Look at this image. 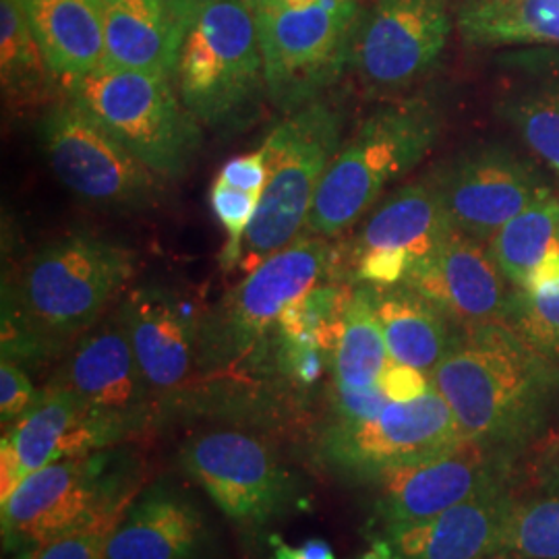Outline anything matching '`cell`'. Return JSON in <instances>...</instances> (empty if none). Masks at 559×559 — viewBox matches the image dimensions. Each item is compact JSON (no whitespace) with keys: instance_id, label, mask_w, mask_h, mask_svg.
I'll list each match as a JSON object with an SVG mask.
<instances>
[{"instance_id":"31","label":"cell","mask_w":559,"mask_h":559,"mask_svg":"<svg viewBox=\"0 0 559 559\" xmlns=\"http://www.w3.org/2000/svg\"><path fill=\"white\" fill-rule=\"evenodd\" d=\"M496 554L522 559H559V491L528 498L519 496L506 519Z\"/></svg>"},{"instance_id":"43","label":"cell","mask_w":559,"mask_h":559,"mask_svg":"<svg viewBox=\"0 0 559 559\" xmlns=\"http://www.w3.org/2000/svg\"><path fill=\"white\" fill-rule=\"evenodd\" d=\"M483 559H522V558H514V556H503V554H496V556H487V558Z\"/></svg>"},{"instance_id":"17","label":"cell","mask_w":559,"mask_h":559,"mask_svg":"<svg viewBox=\"0 0 559 559\" xmlns=\"http://www.w3.org/2000/svg\"><path fill=\"white\" fill-rule=\"evenodd\" d=\"M400 284L433 300L462 332L506 325L514 295L487 242L456 228L415 261Z\"/></svg>"},{"instance_id":"20","label":"cell","mask_w":559,"mask_h":559,"mask_svg":"<svg viewBox=\"0 0 559 559\" xmlns=\"http://www.w3.org/2000/svg\"><path fill=\"white\" fill-rule=\"evenodd\" d=\"M514 480L498 483L433 519L369 535L360 559H483L500 545L519 498Z\"/></svg>"},{"instance_id":"38","label":"cell","mask_w":559,"mask_h":559,"mask_svg":"<svg viewBox=\"0 0 559 559\" xmlns=\"http://www.w3.org/2000/svg\"><path fill=\"white\" fill-rule=\"evenodd\" d=\"M381 390L390 400H411L420 396L429 385L431 378L408 365H400L390 359L380 378Z\"/></svg>"},{"instance_id":"11","label":"cell","mask_w":559,"mask_h":559,"mask_svg":"<svg viewBox=\"0 0 559 559\" xmlns=\"http://www.w3.org/2000/svg\"><path fill=\"white\" fill-rule=\"evenodd\" d=\"M40 143L60 182L85 203L112 212L160 203L164 179L67 94L44 112Z\"/></svg>"},{"instance_id":"7","label":"cell","mask_w":559,"mask_h":559,"mask_svg":"<svg viewBox=\"0 0 559 559\" xmlns=\"http://www.w3.org/2000/svg\"><path fill=\"white\" fill-rule=\"evenodd\" d=\"M332 272L334 249L318 237H299L261 261L201 316L198 369L221 373L263 355L280 316Z\"/></svg>"},{"instance_id":"14","label":"cell","mask_w":559,"mask_h":559,"mask_svg":"<svg viewBox=\"0 0 559 559\" xmlns=\"http://www.w3.org/2000/svg\"><path fill=\"white\" fill-rule=\"evenodd\" d=\"M520 459L473 441H462L452 452L402 468L376 483L371 512L362 535L433 519L480 491L514 480Z\"/></svg>"},{"instance_id":"18","label":"cell","mask_w":559,"mask_h":559,"mask_svg":"<svg viewBox=\"0 0 559 559\" xmlns=\"http://www.w3.org/2000/svg\"><path fill=\"white\" fill-rule=\"evenodd\" d=\"M57 380L67 383L94 411L140 436L158 411V399L135 359L119 311L104 316L69 350Z\"/></svg>"},{"instance_id":"3","label":"cell","mask_w":559,"mask_h":559,"mask_svg":"<svg viewBox=\"0 0 559 559\" xmlns=\"http://www.w3.org/2000/svg\"><path fill=\"white\" fill-rule=\"evenodd\" d=\"M443 115L431 94H402L376 108L330 164L300 237L332 239L350 228L436 147Z\"/></svg>"},{"instance_id":"6","label":"cell","mask_w":559,"mask_h":559,"mask_svg":"<svg viewBox=\"0 0 559 559\" xmlns=\"http://www.w3.org/2000/svg\"><path fill=\"white\" fill-rule=\"evenodd\" d=\"M342 129V108L320 98L286 115L265 138L267 182L245 235V270L251 272L302 235L321 180L338 154Z\"/></svg>"},{"instance_id":"10","label":"cell","mask_w":559,"mask_h":559,"mask_svg":"<svg viewBox=\"0 0 559 559\" xmlns=\"http://www.w3.org/2000/svg\"><path fill=\"white\" fill-rule=\"evenodd\" d=\"M462 441L448 402L431 383L417 399L392 400L373 419L330 420L320 459L338 479L373 487L392 473L452 452Z\"/></svg>"},{"instance_id":"41","label":"cell","mask_w":559,"mask_h":559,"mask_svg":"<svg viewBox=\"0 0 559 559\" xmlns=\"http://www.w3.org/2000/svg\"><path fill=\"white\" fill-rule=\"evenodd\" d=\"M316 2H320V0H274L265 9H305V7H311Z\"/></svg>"},{"instance_id":"40","label":"cell","mask_w":559,"mask_h":559,"mask_svg":"<svg viewBox=\"0 0 559 559\" xmlns=\"http://www.w3.org/2000/svg\"><path fill=\"white\" fill-rule=\"evenodd\" d=\"M537 480L543 491H559V431L547 443L539 459Z\"/></svg>"},{"instance_id":"32","label":"cell","mask_w":559,"mask_h":559,"mask_svg":"<svg viewBox=\"0 0 559 559\" xmlns=\"http://www.w3.org/2000/svg\"><path fill=\"white\" fill-rule=\"evenodd\" d=\"M506 325L545 359L559 365V276L514 288Z\"/></svg>"},{"instance_id":"34","label":"cell","mask_w":559,"mask_h":559,"mask_svg":"<svg viewBox=\"0 0 559 559\" xmlns=\"http://www.w3.org/2000/svg\"><path fill=\"white\" fill-rule=\"evenodd\" d=\"M119 516L98 520L73 533L60 535L57 539L46 540L38 547L15 556V559H106L108 539Z\"/></svg>"},{"instance_id":"1","label":"cell","mask_w":559,"mask_h":559,"mask_svg":"<svg viewBox=\"0 0 559 559\" xmlns=\"http://www.w3.org/2000/svg\"><path fill=\"white\" fill-rule=\"evenodd\" d=\"M133 267L127 247L94 235L41 247L17 278L2 280V359L32 373L69 353L104 318Z\"/></svg>"},{"instance_id":"36","label":"cell","mask_w":559,"mask_h":559,"mask_svg":"<svg viewBox=\"0 0 559 559\" xmlns=\"http://www.w3.org/2000/svg\"><path fill=\"white\" fill-rule=\"evenodd\" d=\"M392 400L380 383L365 390H353L334 383L332 390V419L369 420L378 417Z\"/></svg>"},{"instance_id":"21","label":"cell","mask_w":559,"mask_h":559,"mask_svg":"<svg viewBox=\"0 0 559 559\" xmlns=\"http://www.w3.org/2000/svg\"><path fill=\"white\" fill-rule=\"evenodd\" d=\"M452 230L438 166L381 201L359 235L346 245L344 258L334 251V260L342 261L348 270L362 258L383 255L404 261L411 270L415 261L427 255Z\"/></svg>"},{"instance_id":"22","label":"cell","mask_w":559,"mask_h":559,"mask_svg":"<svg viewBox=\"0 0 559 559\" xmlns=\"http://www.w3.org/2000/svg\"><path fill=\"white\" fill-rule=\"evenodd\" d=\"M210 543L200 506L175 485L156 480L122 510L106 559H201Z\"/></svg>"},{"instance_id":"28","label":"cell","mask_w":559,"mask_h":559,"mask_svg":"<svg viewBox=\"0 0 559 559\" xmlns=\"http://www.w3.org/2000/svg\"><path fill=\"white\" fill-rule=\"evenodd\" d=\"M558 245L559 193L551 187L506 222L487 242L491 258L514 288H524Z\"/></svg>"},{"instance_id":"12","label":"cell","mask_w":559,"mask_h":559,"mask_svg":"<svg viewBox=\"0 0 559 559\" xmlns=\"http://www.w3.org/2000/svg\"><path fill=\"white\" fill-rule=\"evenodd\" d=\"M179 466L240 528H265L295 510L302 496V480L276 450L237 429L203 431L185 441Z\"/></svg>"},{"instance_id":"25","label":"cell","mask_w":559,"mask_h":559,"mask_svg":"<svg viewBox=\"0 0 559 559\" xmlns=\"http://www.w3.org/2000/svg\"><path fill=\"white\" fill-rule=\"evenodd\" d=\"M62 90L87 78L106 59L102 0H17Z\"/></svg>"},{"instance_id":"15","label":"cell","mask_w":559,"mask_h":559,"mask_svg":"<svg viewBox=\"0 0 559 559\" xmlns=\"http://www.w3.org/2000/svg\"><path fill=\"white\" fill-rule=\"evenodd\" d=\"M127 440L131 433L119 420L94 411L67 383L52 378L40 388L27 413L2 429L0 500L50 462L115 448Z\"/></svg>"},{"instance_id":"39","label":"cell","mask_w":559,"mask_h":559,"mask_svg":"<svg viewBox=\"0 0 559 559\" xmlns=\"http://www.w3.org/2000/svg\"><path fill=\"white\" fill-rule=\"evenodd\" d=\"M274 559H338L332 547L323 539H307L299 547L278 543Z\"/></svg>"},{"instance_id":"8","label":"cell","mask_w":559,"mask_h":559,"mask_svg":"<svg viewBox=\"0 0 559 559\" xmlns=\"http://www.w3.org/2000/svg\"><path fill=\"white\" fill-rule=\"evenodd\" d=\"M64 94L164 180L182 177L200 154L201 124L168 78L104 62Z\"/></svg>"},{"instance_id":"16","label":"cell","mask_w":559,"mask_h":559,"mask_svg":"<svg viewBox=\"0 0 559 559\" xmlns=\"http://www.w3.org/2000/svg\"><path fill=\"white\" fill-rule=\"evenodd\" d=\"M441 191L452 226L489 242L551 185L537 162L503 141H479L440 166Z\"/></svg>"},{"instance_id":"24","label":"cell","mask_w":559,"mask_h":559,"mask_svg":"<svg viewBox=\"0 0 559 559\" xmlns=\"http://www.w3.org/2000/svg\"><path fill=\"white\" fill-rule=\"evenodd\" d=\"M496 112L559 179V50L540 48L501 60Z\"/></svg>"},{"instance_id":"19","label":"cell","mask_w":559,"mask_h":559,"mask_svg":"<svg viewBox=\"0 0 559 559\" xmlns=\"http://www.w3.org/2000/svg\"><path fill=\"white\" fill-rule=\"evenodd\" d=\"M117 311L152 392L175 399L198 367L201 316L162 284L135 286Z\"/></svg>"},{"instance_id":"4","label":"cell","mask_w":559,"mask_h":559,"mask_svg":"<svg viewBox=\"0 0 559 559\" xmlns=\"http://www.w3.org/2000/svg\"><path fill=\"white\" fill-rule=\"evenodd\" d=\"M141 462L119 445L57 460L2 501V549L20 556L98 520L119 516L140 491Z\"/></svg>"},{"instance_id":"26","label":"cell","mask_w":559,"mask_h":559,"mask_svg":"<svg viewBox=\"0 0 559 559\" xmlns=\"http://www.w3.org/2000/svg\"><path fill=\"white\" fill-rule=\"evenodd\" d=\"M390 359L431 378L433 369L456 346L459 325L433 300L406 284H367Z\"/></svg>"},{"instance_id":"27","label":"cell","mask_w":559,"mask_h":559,"mask_svg":"<svg viewBox=\"0 0 559 559\" xmlns=\"http://www.w3.org/2000/svg\"><path fill=\"white\" fill-rule=\"evenodd\" d=\"M456 27L473 48L559 46V0H460Z\"/></svg>"},{"instance_id":"30","label":"cell","mask_w":559,"mask_h":559,"mask_svg":"<svg viewBox=\"0 0 559 559\" xmlns=\"http://www.w3.org/2000/svg\"><path fill=\"white\" fill-rule=\"evenodd\" d=\"M0 81L11 106L44 104L60 85L17 0H0Z\"/></svg>"},{"instance_id":"29","label":"cell","mask_w":559,"mask_h":559,"mask_svg":"<svg viewBox=\"0 0 559 559\" xmlns=\"http://www.w3.org/2000/svg\"><path fill=\"white\" fill-rule=\"evenodd\" d=\"M390 353L367 284H357L342 313V330L332 357L334 383L365 390L380 383Z\"/></svg>"},{"instance_id":"2","label":"cell","mask_w":559,"mask_h":559,"mask_svg":"<svg viewBox=\"0 0 559 559\" xmlns=\"http://www.w3.org/2000/svg\"><path fill=\"white\" fill-rule=\"evenodd\" d=\"M431 383L448 402L462 440L519 459L558 415L559 365L508 325L462 332Z\"/></svg>"},{"instance_id":"35","label":"cell","mask_w":559,"mask_h":559,"mask_svg":"<svg viewBox=\"0 0 559 559\" xmlns=\"http://www.w3.org/2000/svg\"><path fill=\"white\" fill-rule=\"evenodd\" d=\"M32 373L13 360H0V423L9 429L27 413L38 396Z\"/></svg>"},{"instance_id":"13","label":"cell","mask_w":559,"mask_h":559,"mask_svg":"<svg viewBox=\"0 0 559 559\" xmlns=\"http://www.w3.org/2000/svg\"><path fill=\"white\" fill-rule=\"evenodd\" d=\"M454 25V0H373L353 52L362 87L376 96L415 87L440 62Z\"/></svg>"},{"instance_id":"9","label":"cell","mask_w":559,"mask_h":559,"mask_svg":"<svg viewBox=\"0 0 559 559\" xmlns=\"http://www.w3.org/2000/svg\"><path fill=\"white\" fill-rule=\"evenodd\" d=\"M360 0H320L305 9L253 11L267 100L293 115L320 100L353 64Z\"/></svg>"},{"instance_id":"37","label":"cell","mask_w":559,"mask_h":559,"mask_svg":"<svg viewBox=\"0 0 559 559\" xmlns=\"http://www.w3.org/2000/svg\"><path fill=\"white\" fill-rule=\"evenodd\" d=\"M218 179L235 189H240V191L263 193L265 182H267V166H265L263 150L260 147L258 152L237 156V158L226 162L222 166Z\"/></svg>"},{"instance_id":"5","label":"cell","mask_w":559,"mask_h":559,"mask_svg":"<svg viewBox=\"0 0 559 559\" xmlns=\"http://www.w3.org/2000/svg\"><path fill=\"white\" fill-rule=\"evenodd\" d=\"M173 81L201 127L224 133L258 119L267 87L253 9L245 0H201Z\"/></svg>"},{"instance_id":"23","label":"cell","mask_w":559,"mask_h":559,"mask_svg":"<svg viewBox=\"0 0 559 559\" xmlns=\"http://www.w3.org/2000/svg\"><path fill=\"white\" fill-rule=\"evenodd\" d=\"M106 64L175 80L201 0H102Z\"/></svg>"},{"instance_id":"33","label":"cell","mask_w":559,"mask_h":559,"mask_svg":"<svg viewBox=\"0 0 559 559\" xmlns=\"http://www.w3.org/2000/svg\"><path fill=\"white\" fill-rule=\"evenodd\" d=\"M261 193H249L240 191L224 180L216 179L210 189V205L212 212L226 230V245L222 249L221 263L224 270H230L239 265L242 260V245L245 235L249 230V224L253 221L258 205H260Z\"/></svg>"},{"instance_id":"42","label":"cell","mask_w":559,"mask_h":559,"mask_svg":"<svg viewBox=\"0 0 559 559\" xmlns=\"http://www.w3.org/2000/svg\"><path fill=\"white\" fill-rule=\"evenodd\" d=\"M253 11H260V9H265V7H270L274 0H245Z\"/></svg>"}]
</instances>
